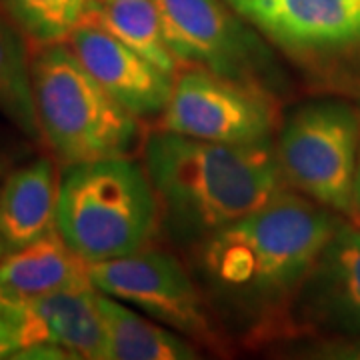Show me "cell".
I'll list each match as a JSON object with an SVG mask.
<instances>
[{
    "instance_id": "6da1fadb",
    "label": "cell",
    "mask_w": 360,
    "mask_h": 360,
    "mask_svg": "<svg viewBox=\"0 0 360 360\" xmlns=\"http://www.w3.org/2000/svg\"><path fill=\"white\" fill-rule=\"evenodd\" d=\"M340 222L290 188L198 245L210 295L238 316L262 321L295 302Z\"/></svg>"
},
{
    "instance_id": "7a4b0ae2",
    "label": "cell",
    "mask_w": 360,
    "mask_h": 360,
    "mask_svg": "<svg viewBox=\"0 0 360 360\" xmlns=\"http://www.w3.org/2000/svg\"><path fill=\"white\" fill-rule=\"evenodd\" d=\"M144 170L167 231L198 245L290 188L274 139L224 144L158 130L144 142Z\"/></svg>"
},
{
    "instance_id": "3957f363",
    "label": "cell",
    "mask_w": 360,
    "mask_h": 360,
    "mask_svg": "<svg viewBox=\"0 0 360 360\" xmlns=\"http://www.w3.org/2000/svg\"><path fill=\"white\" fill-rule=\"evenodd\" d=\"M158 219L146 170L127 156L72 165L60 179L56 231L89 264L148 248Z\"/></svg>"
},
{
    "instance_id": "277c9868",
    "label": "cell",
    "mask_w": 360,
    "mask_h": 360,
    "mask_svg": "<svg viewBox=\"0 0 360 360\" xmlns=\"http://www.w3.org/2000/svg\"><path fill=\"white\" fill-rule=\"evenodd\" d=\"M40 132L65 165L130 155L136 116L115 101L65 42L46 44L30 65Z\"/></svg>"
},
{
    "instance_id": "5b68a950",
    "label": "cell",
    "mask_w": 360,
    "mask_h": 360,
    "mask_svg": "<svg viewBox=\"0 0 360 360\" xmlns=\"http://www.w3.org/2000/svg\"><path fill=\"white\" fill-rule=\"evenodd\" d=\"M316 84H360V0H224Z\"/></svg>"
},
{
    "instance_id": "8992f818",
    "label": "cell",
    "mask_w": 360,
    "mask_h": 360,
    "mask_svg": "<svg viewBox=\"0 0 360 360\" xmlns=\"http://www.w3.org/2000/svg\"><path fill=\"white\" fill-rule=\"evenodd\" d=\"M274 144L290 188L335 212L354 210L360 112L335 101L302 104L284 118Z\"/></svg>"
},
{
    "instance_id": "52a82bcc",
    "label": "cell",
    "mask_w": 360,
    "mask_h": 360,
    "mask_svg": "<svg viewBox=\"0 0 360 360\" xmlns=\"http://www.w3.org/2000/svg\"><path fill=\"white\" fill-rule=\"evenodd\" d=\"M172 54L182 65L205 68L272 92L283 72L266 39L224 0H156Z\"/></svg>"
},
{
    "instance_id": "ba28073f",
    "label": "cell",
    "mask_w": 360,
    "mask_h": 360,
    "mask_svg": "<svg viewBox=\"0 0 360 360\" xmlns=\"http://www.w3.org/2000/svg\"><path fill=\"white\" fill-rule=\"evenodd\" d=\"M276 96L191 66L179 72L162 110V130L198 141L250 144L274 139Z\"/></svg>"
},
{
    "instance_id": "9c48e42d",
    "label": "cell",
    "mask_w": 360,
    "mask_h": 360,
    "mask_svg": "<svg viewBox=\"0 0 360 360\" xmlns=\"http://www.w3.org/2000/svg\"><path fill=\"white\" fill-rule=\"evenodd\" d=\"M92 286L146 316L202 342H214V326L202 292L176 258L156 248L90 262Z\"/></svg>"
},
{
    "instance_id": "30bf717a",
    "label": "cell",
    "mask_w": 360,
    "mask_h": 360,
    "mask_svg": "<svg viewBox=\"0 0 360 360\" xmlns=\"http://www.w3.org/2000/svg\"><path fill=\"white\" fill-rule=\"evenodd\" d=\"M66 44L94 80L136 118L165 110L174 78L120 42L92 14L70 32Z\"/></svg>"
},
{
    "instance_id": "8fae6325",
    "label": "cell",
    "mask_w": 360,
    "mask_h": 360,
    "mask_svg": "<svg viewBox=\"0 0 360 360\" xmlns=\"http://www.w3.org/2000/svg\"><path fill=\"white\" fill-rule=\"evenodd\" d=\"M292 304L316 324L360 335V229L338 226Z\"/></svg>"
},
{
    "instance_id": "7c38bea8",
    "label": "cell",
    "mask_w": 360,
    "mask_h": 360,
    "mask_svg": "<svg viewBox=\"0 0 360 360\" xmlns=\"http://www.w3.org/2000/svg\"><path fill=\"white\" fill-rule=\"evenodd\" d=\"M96 295L98 290L90 286L26 298L25 347L51 342L72 359L106 360V326Z\"/></svg>"
},
{
    "instance_id": "4fadbf2b",
    "label": "cell",
    "mask_w": 360,
    "mask_h": 360,
    "mask_svg": "<svg viewBox=\"0 0 360 360\" xmlns=\"http://www.w3.org/2000/svg\"><path fill=\"white\" fill-rule=\"evenodd\" d=\"M58 180L49 158L14 170L0 188V238L8 250L39 240L56 229Z\"/></svg>"
},
{
    "instance_id": "5bb4252c",
    "label": "cell",
    "mask_w": 360,
    "mask_h": 360,
    "mask_svg": "<svg viewBox=\"0 0 360 360\" xmlns=\"http://www.w3.org/2000/svg\"><path fill=\"white\" fill-rule=\"evenodd\" d=\"M0 281L22 298L92 286L89 262L66 245L56 229L0 258Z\"/></svg>"
},
{
    "instance_id": "9a60e30c",
    "label": "cell",
    "mask_w": 360,
    "mask_h": 360,
    "mask_svg": "<svg viewBox=\"0 0 360 360\" xmlns=\"http://www.w3.org/2000/svg\"><path fill=\"white\" fill-rule=\"evenodd\" d=\"M106 326V360H193L194 347L165 324L148 321L112 296L96 295Z\"/></svg>"
},
{
    "instance_id": "2e32d148",
    "label": "cell",
    "mask_w": 360,
    "mask_h": 360,
    "mask_svg": "<svg viewBox=\"0 0 360 360\" xmlns=\"http://www.w3.org/2000/svg\"><path fill=\"white\" fill-rule=\"evenodd\" d=\"M92 16L165 75H179L180 63L168 46L156 0H98Z\"/></svg>"
},
{
    "instance_id": "e0dca14e",
    "label": "cell",
    "mask_w": 360,
    "mask_h": 360,
    "mask_svg": "<svg viewBox=\"0 0 360 360\" xmlns=\"http://www.w3.org/2000/svg\"><path fill=\"white\" fill-rule=\"evenodd\" d=\"M0 112L28 136L39 139L40 127L25 40L4 16H0Z\"/></svg>"
},
{
    "instance_id": "ac0fdd59",
    "label": "cell",
    "mask_w": 360,
    "mask_h": 360,
    "mask_svg": "<svg viewBox=\"0 0 360 360\" xmlns=\"http://www.w3.org/2000/svg\"><path fill=\"white\" fill-rule=\"evenodd\" d=\"M8 13L42 46L66 42L70 32L94 13L98 0H4Z\"/></svg>"
},
{
    "instance_id": "d6986e66",
    "label": "cell",
    "mask_w": 360,
    "mask_h": 360,
    "mask_svg": "<svg viewBox=\"0 0 360 360\" xmlns=\"http://www.w3.org/2000/svg\"><path fill=\"white\" fill-rule=\"evenodd\" d=\"M22 347V326L0 316V359H14V354Z\"/></svg>"
},
{
    "instance_id": "ffe728a7",
    "label": "cell",
    "mask_w": 360,
    "mask_h": 360,
    "mask_svg": "<svg viewBox=\"0 0 360 360\" xmlns=\"http://www.w3.org/2000/svg\"><path fill=\"white\" fill-rule=\"evenodd\" d=\"M0 316L8 319L22 326L26 321V298L14 295L8 286H4L0 281Z\"/></svg>"
},
{
    "instance_id": "44dd1931",
    "label": "cell",
    "mask_w": 360,
    "mask_h": 360,
    "mask_svg": "<svg viewBox=\"0 0 360 360\" xmlns=\"http://www.w3.org/2000/svg\"><path fill=\"white\" fill-rule=\"evenodd\" d=\"M354 210L360 214V148L359 162H356V172H354Z\"/></svg>"
},
{
    "instance_id": "7402d4cb",
    "label": "cell",
    "mask_w": 360,
    "mask_h": 360,
    "mask_svg": "<svg viewBox=\"0 0 360 360\" xmlns=\"http://www.w3.org/2000/svg\"><path fill=\"white\" fill-rule=\"evenodd\" d=\"M8 252H11V250H8V246L4 245V240H2V238H0V258H2V257H6V255H8Z\"/></svg>"
}]
</instances>
